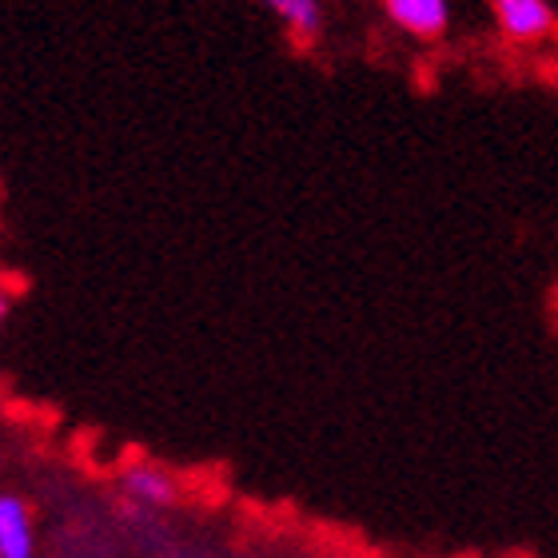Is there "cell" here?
<instances>
[{
    "mask_svg": "<svg viewBox=\"0 0 558 558\" xmlns=\"http://www.w3.org/2000/svg\"><path fill=\"white\" fill-rule=\"evenodd\" d=\"M490 9L514 40H543L555 33V9L547 0H490Z\"/></svg>",
    "mask_w": 558,
    "mask_h": 558,
    "instance_id": "1",
    "label": "cell"
},
{
    "mask_svg": "<svg viewBox=\"0 0 558 558\" xmlns=\"http://www.w3.org/2000/svg\"><path fill=\"white\" fill-rule=\"evenodd\" d=\"M387 12L411 36H442L447 28V0H387Z\"/></svg>",
    "mask_w": 558,
    "mask_h": 558,
    "instance_id": "2",
    "label": "cell"
},
{
    "mask_svg": "<svg viewBox=\"0 0 558 558\" xmlns=\"http://www.w3.org/2000/svg\"><path fill=\"white\" fill-rule=\"evenodd\" d=\"M33 555V526L21 499H0V558Z\"/></svg>",
    "mask_w": 558,
    "mask_h": 558,
    "instance_id": "3",
    "label": "cell"
},
{
    "mask_svg": "<svg viewBox=\"0 0 558 558\" xmlns=\"http://www.w3.org/2000/svg\"><path fill=\"white\" fill-rule=\"evenodd\" d=\"M268 4L288 24H295L300 33H315V28H319V9H315V0H268Z\"/></svg>",
    "mask_w": 558,
    "mask_h": 558,
    "instance_id": "4",
    "label": "cell"
},
{
    "mask_svg": "<svg viewBox=\"0 0 558 558\" xmlns=\"http://www.w3.org/2000/svg\"><path fill=\"white\" fill-rule=\"evenodd\" d=\"M129 487L136 490L140 499H172V483L160 475V471H148V466H136L129 471Z\"/></svg>",
    "mask_w": 558,
    "mask_h": 558,
    "instance_id": "5",
    "label": "cell"
},
{
    "mask_svg": "<svg viewBox=\"0 0 558 558\" xmlns=\"http://www.w3.org/2000/svg\"><path fill=\"white\" fill-rule=\"evenodd\" d=\"M0 315H4V300H0Z\"/></svg>",
    "mask_w": 558,
    "mask_h": 558,
    "instance_id": "6",
    "label": "cell"
}]
</instances>
